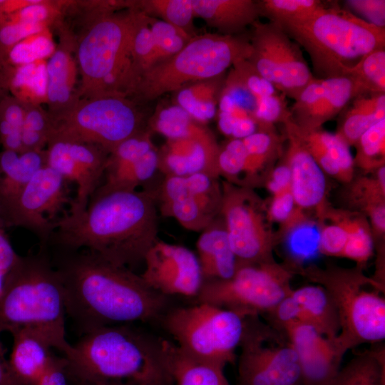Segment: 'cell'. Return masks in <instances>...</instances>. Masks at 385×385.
<instances>
[{
	"label": "cell",
	"instance_id": "obj_38",
	"mask_svg": "<svg viewBox=\"0 0 385 385\" xmlns=\"http://www.w3.org/2000/svg\"><path fill=\"white\" fill-rule=\"evenodd\" d=\"M145 14L164 21L194 36L195 16L192 0L134 1L133 8Z\"/></svg>",
	"mask_w": 385,
	"mask_h": 385
},
{
	"label": "cell",
	"instance_id": "obj_51",
	"mask_svg": "<svg viewBox=\"0 0 385 385\" xmlns=\"http://www.w3.org/2000/svg\"><path fill=\"white\" fill-rule=\"evenodd\" d=\"M218 127L224 135L235 139H243L258 130L252 114L237 106L228 112H219Z\"/></svg>",
	"mask_w": 385,
	"mask_h": 385
},
{
	"label": "cell",
	"instance_id": "obj_14",
	"mask_svg": "<svg viewBox=\"0 0 385 385\" xmlns=\"http://www.w3.org/2000/svg\"><path fill=\"white\" fill-rule=\"evenodd\" d=\"M252 27L247 60L279 93L294 101L314 78L301 47L276 23L257 21Z\"/></svg>",
	"mask_w": 385,
	"mask_h": 385
},
{
	"label": "cell",
	"instance_id": "obj_24",
	"mask_svg": "<svg viewBox=\"0 0 385 385\" xmlns=\"http://www.w3.org/2000/svg\"><path fill=\"white\" fill-rule=\"evenodd\" d=\"M288 140L284 161L291 171L290 190L299 209L319 207L324 200L326 175L292 131L284 125Z\"/></svg>",
	"mask_w": 385,
	"mask_h": 385
},
{
	"label": "cell",
	"instance_id": "obj_22",
	"mask_svg": "<svg viewBox=\"0 0 385 385\" xmlns=\"http://www.w3.org/2000/svg\"><path fill=\"white\" fill-rule=\"evenodd\" d=\"M219 148L213 134L201 138L167 139L158 149V170L164 176L205 173L220 178Z\"/></svg>",
	"mask_w": 385,
	"mask_h": 385
},
{
	"label": "cell",
	"instance_id": "obj_18",
	"mask_svg": "<svg viewBox=\"0 0 385 385\" xmlns=\"http://www.w3.org/2000/svg\"><path fill=\"white\" fill-rule=\"evenodd\" d=\"M143 262L140 275L153 290L166 297H197L204 279L197 257L190 249L158 239Z\"/></svg>",
	"mask_w": 385,
	"mask_h": 385
},
{
	"label": "cell",
	"instance_id": "obj_17",
	"mask_svg": "<svg viewBox=\"0 0 385 385\" xmlns=\"http://www.w3.org/2000/svg\"><path fill=\"white\" fill-rule=\"evenodd\" d=\"M46 151V165L77 185L69 214L83 212L102 183L109 152L96 145L59 139L50 140Z\"/></svg>",
	"mask_w": 385,
	"mask_h": 385
},
{
	"label": "cell",
	"instance_id": "obj_31",
	"mask_svg": "<svg viewBox=\"0 0 385 385\" xmlns=\"http://www.w3.org/2000/svg\"><path fill=\"white\" fill-rule=\"evenodd\" d=\"M165 346L175 385H231L224 374L225 366L190 357L165 339Z\"/></svg>",
	"mask_w": 385,
	"mask_h": 385
},
{
	"label": "cell",
	"instance_id": "obj_34",
	"mask_svg": "<svg viewBox=\"0 0 385 385\" xmlns=\"http://www.w3.org/2000/svg\"><path fill=\"white\" fill-rule=\"evenodd\" d=\"M47 60L9 67V92L24 105L47 102Z\"/></svg>",
	"mask_w": 385,
	"mask_h": 385
},
{
	"label": "cell",
	"instance_id": "obj_41",
	"mask_svg": "<svg viewBox=\"0 0 385 385\" xmlns=\"http://www.w3.org/2000/svg\"><path fill=\"white\" fill-rule=\"evenodd\" d=\"M258 4L260 16L283 25L307 18L325 4L319 0H261Z\"/></svg>",
	"mask_w": 385,
	"mask_h": 385
},
{
	"label": "cell",
	"instance_id": "obj_12",
	"mask_svg": "<svg viewBox=\"0 0 385 385\" xmlns=\"http://www.w3.org/2000/svg\"><path fill=\"white\" fill-rule=\"evenodd\" d=\"M240 385H304L297 355L286 334L250 317L240 343Z\"/></svg>",
	"mask_w": 385,
	"mask_h": 385
},
{
	"label": "cell",
	"instance_id": "obj_58",
	"mask_svg": "<svg viewBox=\"0 0 385 385\" xmlns=\"http://www.w3.org/2000/svg\"><path fill=\"white\" fill-rule=\"evenodd\" d=\"M291 171L288 165L284 162L274 168L267 182V188L272 195L290 190Z\"/></svg>",
	"mask_w": 385,
	"mask_h": 385
},
{
	"label": "cell",
	"instance_id": "obj_64",
	"mask_svg": "<svg viewBox=\"0 0 385 385\" xmlns=\"http://www.w3.org/2000/svg\"><path fill=\"white\" fill-rule=\"evenodd\" d=\"M4 275L1 272H0V294L2 290L3 287V282H4Z\"/></svg>",
	"mask_w": 385,
	"mask_h": 385
},
{
	"label": "cell",
	"instance_id": "obj_23",
	"mask_svg": "<svg viewBox=\"0 0 385 385\" xmlns=\"http://www.w3.org/2000/svg\"><path fill=\"white\" fill-rule=\"evenodd\" d=\"M73 38L64 33L56 51L47 60V102L53 120L67 113L80 100L78 93V66L73 52Z\"/></svg>",
	"mask_w": 385,
	"mask_h": 385
},
{
	"label": "cell",
	"instance_id": "obj_16",
	"mask_svg": "<svg viewBox=\"0 0 385 385\" xmlns=\"http://www.w3.org/2000/svg\"><path fill=\"white\" fill-rule=\"evenodd\" d=\"M157 208L187 230L201 232L220 214L222 186L219 177L205 173L164 176L153 190Z\"/></svg>",
	"mask_w": 385,
	"mask_h": 385
},
{
	"label": "cell",
	"instance_id": "obj_36",
	"mask_svg": "<svg viewBox=\"0 0 385 385\" xmlns=\"http://www.w3.org/2000/svg\"><path fill=\"white\" fill-rule=\"evenodd\" d=\"M148 128L167 139L201 138L213 134L176 104L158 108L150 119Z\"/></svg>",
	"mask_w": 385,
	"mask_h": 385
},
{
	"label": "cell",
	"instance_id": "obj_59",
	"mask_svg": "<svg viewBox=\"0 0 385 385\" xmlns=\"http://www.w3.org/2000/svg\"><path fill=\"white\" fill-rule=\"evenodd\" d=\"M19 255L0 230V272L5 274L14 265Z\"/></svg>",
	"mask_w": 385,
	"mask_h": 385
},
{
	"label": "cell",
	"instance_id": "obj_33",
	"mask_svg": "<svg viewBox=\"0 0 385 385\" xmlns=\"http://www.w3.org/2000/svg\"><path fill=\"white\" fill-rule=\"evenodd\" d=\"M225 79L224 73L186 85L175 91V104L185 110L195 121L204 125L216 114Z\"/></svg>",
	"mask_w": 385,
	"mask_h": 385
},
{
	"label": "cell",
	"instance_id": "obj_61",
	"mask_svg": "<svg viewBox=\"0 0 385 385\" xmlns=\"http://www.w3.org/2000/svg\"><path fill=\"white\" fill-rule=\"evenodd\" d=\"M0 385H19L11 371L8 360L4 357L1 343H0Z\"/></svg>",
	"mask_w": 385,
	"mask_h": 385
},
{
	"label": "cell",
	"instance_id": "obj_29",
	"mask_svg": "<svg viewBox=\"0 0 385 385\" xmlns=\"http://www.w3.org/2000/svg\"><path fill=\"white\" fill-rule=\"evenodd\" d=\"M290 296L300 305L307 323L335 344L340 331L337 308L327 290L319 284L292 289Z\"/></svg>",
	"mask_w": 385,
	"mask_h": 385
},
{
	"label": "cell",
	"instance_id": "obj_62",
	"mask_svg": "<svg viewBox=\"0 0 385 385\" xmlns=\"http://www.w3.org/2000/svg\"><path fill=\"white\" fill-rule=\"evenodd\" d=\"M8 81L9 68L0 65V102L9 95Z\"/></svg>",
	"mask_w": 385,
	"mask_h": 385
},
{
	"label": "cell",
	"instance_id": "obj_48",
	"mask_svg": "<svg viewBox=\"0 0 385 385\" xmlns=\"http://www.w3.org/2000/svg\"><path fill=\"white\" fill-rule=\"evenodd\" d=\"M252 116L258 130L275 128L276 123H284L291 116L286 96L277 92L256 99Z\"/></svg>",
	"mask_w": 385,
	"mask_h": 385
},
{
	"label": "cell",
	"instance_id": "obj_54",
	"mask_svg": "<svg viewBox=\"0 0 385 385\" xmlns=\"http://www.w3.org/2000/svg\"><path fill=\"white\" fill-rule=\"evenodd\" d=\"M298 213L291 190H287L273 195L267 210V218L288 225Z\"/></svg>",
	"mask_w": 385,
	"mask_h": 385
},
{
	"label": "cell",
	"instance_id": "obj_2",
	"mask_svg": "<svg viewBox=\"0 0 385 385\" xmlns=\"http://www.w3.org/2000/svg\"><path fill=\"white\" fill-rule=\"evenodd\" d=\"M158 233L154 190L96 191L83 212L56 221L49 242L63 250H87L127 267L143 262Z\"/></svg>",
	"mask_w": 385,
	"mask_h": 385
},
{
	"label": "cell",
	"instance_id": "obj_44",
	"mask_svg": "<svg viewBox=\"0 0 385 385\" xmlns=\"http://www.w3.org/2000/svg\"><path fill=\"white\" fill-rule=\"evenodd\" d=\"M348 75L359 83L365 93H385V48L366 55Z\"/></svg>",
	"mask_w": 385,
	"mask_h": 385
},
{
	"label": "cell",
	"instance_id": "obj_60",
	"mask_svg": "<svg viewBox=\"0 0 385 385\" xmlns=\"http://www.w3.org/2000/svg\"><path fill=\"white\" fill-rule=\"evenodd\" d=\"M371 222L375 230L380 234L385 230V207L384 203L377 204L369 207L366 210Z\"/></svg>",
	"mask_w": 385,
	"mask_h": 385
},
{
	"label": "cell",
	"instance_id": "obj_56",
	"mask_svg": "<svg viewBox=\"0 0 385 385\" xmlns=\"http://www.w3.org/2000/svg\"><path fill=\"white\" fill-rule=\"evenodd\" d=\"M70 380L66 359L53 354L36 385H68Z\"/></svg>",
	"mask_w": 385,
	"mask_h": 385
},
{
	"label": "cell",
	"instance_id": "obj_19",
	"mask_svg": "<svg viewBox=\"0 0 385 385\" xmlns=\"http://www.w3.org/2000/svg\"><path fill=\"white\" fill-rule=\"evenodd\" d=\"M365 93L349 75L314 77L300 91L292 108L291 118L300 128L315 129L340 113L356 96Z\"/></svg>",
	"mask_w": 385,
	"mask_h": 385
},
{
	"label": "cell",
	"instance_id": "obj_4",
	"mask_svg": "<svg viewBox=\"0 0 385 385\" xmlns=\"http://www.w3.org/2000/svg\"><path fill=\"white\" fill-rule=\"evenodd\" d=\"M66 315L62 280L44 250L19 256L4 275L0 334L19 328L36 329L64 355L71 346L66 339Z\"/></svg>",
	"mask_w": 385,
	"mask_h": 385
},
{
	"label": "cell",
	"instance_id": "obj_43",
	"mask_svg": "<svg viewBox=\"0 0 385 385\" xmlns=\"http://www.w3.org/2000/svg\"><path fill=\"white\" fill-rule=\"evenodd\" d=\"M337 218L347 232V241L342 257L351 260L361 265L366 263L373 253V240L368 225L357 217L337 215Z\"/></svg>",
	"mask_w": 385,
	"mask_h": 385
},
{
	"label": "cell",
	"instance_id": "obj_46",
	"mask_svg": "<svg viewBox=\"0 0 385 385\" xmlns=\"http://www.w3.org/2000/svg\"><path fill=\"white\" fill-rule=\"evenodd\" d=\"M149 25L155 48L154 64L178 53L193 37L164 21L150 16Z\"/></svg>",
	"mask_w": 385,
	"mask_h": 385
},
{
	"label": "cell",
	"instance_id": "obj_52",
	"mask_svg": "<svg viewBox=\"0 0 385 385\" xmlns=\"http://www.w3.org/2000/svg\"><path fill=\"white\" fill-rule=\"evenodd\" d=\"M49 28L40 24L6 19L0 20V65L4 63L9 50L26 37Z\"/></svg>",
	"mask_w": 385,
	"mask_h": 385
},
{
	"label": "cell",
	"instance_id": "obj_49",
	"mask_svg": "<svg viewBox=\"0 0 385 385\" xmlns=\"http://www.w3.org/2000/svg\"><path fill=\"white\" fill-rule=\"evenodd\" d=\"M226 78L242 86L255 99L279 92L247 59L236 62Z\"/></svg>",
	"mask_w": 385,
	"mask_h": 385
},
{
	"label": "cell",
	"instance_id": "obj_35",
	"mask_svg": "<svg viewBox=\"0 0 385 385\" xmlns=\"http://www.w3.org/2000/svg\"><path fill=\"white\" fill-rule=\"evenodd\" d=\"M330 385H385L384 348L356 354Z\"/></svg>",
	"mask_w": 385,
	"mask_h": 385
},
{
	"label": "cell",
	"instance_id": "obj_37",
	"mask_svg": "<svg viewBox=\"0 0 385 385\" xmlns=\"http://www.w3.org/2000/svg\"><path fill=\"white\" fill-rule=\"evenodd\" d=\"M247 151L245 187L250 188L279 152L282 138L275 128L258 130L242 139Z\"/></svg>",
	"mask_w": 385,
	"mask_h": 385
},
{
	"label": "cell",
	"instance_id": "obj_15",
	"mask_svg": "<svg viewBox=\"0 0 385 385\" xmlns=\"http://www.w3.org/2000/svg\"><path fill=\"white\" fill-rule=\"evenodd\" d=\"M221 181L220 215L237 262H274V238L268 228L261 200L250 188Z\"/></svg>",
	"mask_w": 385,
	"mask_h": 385
},
{
	"label": "cell",
	"instance_id": "obj_6",
	"mask_svg": "<svg viewBox=\"0 0 385 385\" xmlns=\"http://www.w3.org/2000/svg\"><path fill=\"white\" fill-rule=\"evenodd\" d=\"M131 14L97 12L76 42L80 99L128 98L138 76L130 54Z\"/></svg>",
	"mask_w": 385,
	"mask_h": 385
},
{
	"label": "cell",
	"instance_id": "obj_11",
	"mask_svg": "<svg viewBox=\"0 0 385 385\" xmlns=\"http://www.w3.org/2000/svg\"><path fill=\"white\" fill-rule=\"evenodd\" d=\"M292 271L274 262H237L231 278L204 281L197 301L246 317L267 314L292 289Z\"/></svg>",
	"mask_w": 385,
	"mask_h": 385
},
{
	"label": "cell",
	"instance_id": "obj_10",
	"mask_svg": "<svg viewBox=\"0 0 385 385\" xmlns=\"http://www.w3.org/2000/svg\"><path fill=\"white\" fill-rule=\"evenodd\" d=\"M50 140L90 143L111 152L119 143L146 129L133 101L121 96L81 98L53 120Z\"/></svg>",
	"mask_w": 385,
	"mask_h": 385
},
{
	"label": "cell",
	"instance_id": "obj_39",
	"mask_svg": "<svg viewBox=\"0 0 385 385\" xmlns=\"http://www.w3.org/2000/svg\"><path fill=\"white\" fill-rule=\"evenodd\" d=\"M131 29L130 54L138 76L155 63V48L149 25V16L138 9H130Z\"/></svg>",
	"mask_w": 385,
	"mask_h": 385
},
{
	"label": "cell",
	"instance_id": "obj_30",
	"mask_svg": "<svg viewBox=\"0 0 385 385\" xmlns=\"http://www.w3.org/2000/svg\"><path fill=\"white\" fill-rule=\"evenodd\" d=\"M46 165V149L0 152V203L17 194Z\"/></svg>",
	"mask_w": 385,
	"mask_h": 385
},
{
	"label": "cell",
	"instance_id": "obj_20",
	"mask_svg": "<svg viewBox=\"0 0 385 385\" xmlns=\"http://www.w3.org/2000/svg\"><path fill=\"white\" fill-rule=\"evenodd\" d=\"M158 170V149L146 128L109 153L103 181L96 191L134 190L150 181Z\"/></svg>",
	"mask_w": 385,
	"mask_h": 385
},
{
	"label": "cell",
	"instance_id": "obj_9",
	"mask_svg": "<svg viewBox=\"0 0 385 385\" xmlns=\"http://www.w3.org/2000/svg\"><path fill=\"white\" fill-rule=\"evenodd\" d=\"M250 317L205 302L179 307L165 315L164 326L175 345L194 359L225 366L236 359Z\"/></svg>",
	"mask_w": 385,
	"mask_h": 385
},
{
	"label": "cell",
	"instance_id": "obj_50",
	"mask_svg": "<svg viewBox=\"0 0 385 385\" xmlns=\"http://www.w3.org/2000/svg\"><path fill=\"white\" fill-rule=\"evenodd\" d=\"M61 1L34 0L32 3L21 8L1 19L43 24L49 27L61 15ZM0 19V20H1Z\"/></svg>",
	"mask_w": 385,
	"mask_h": 385
},
{
	"label": "cell",
	"instance_id": "obj_57",
	"mask_svg": "<svg viewBox=\"0 0 385 385\" xmlns=\"http://www.w3.org/2000/svg\"><path fill=\"white\" fill-rule=\"evenodd\" d=\"M26 113V106L10 94L0 102V119L15 129L21 130Z\"/></svg>",
	"mask_w": 385,
	"mask_h": 385
},
{
	"label": "cell",
	"instance_id": "obj_8",
	"mask_svg": "<svg viewBox=\"0 0 385 385\" xmlns=\"http://www.w3.org/2000/svg\"><path fill=\"white\" fill-rule=\"evenodd\" d=\"M303 274L323 287L339 314L340 331L335 341L339 352L385 339L384 286L356 270L308 267Z\"/></svg>",
	"mask_w": 385,
	"mask_h": 385
},
{
	"label": "cell",
	"instance_id": "obj_45",
	"mask_svg": "<svg viewBox=\"0 0 385 385\" xmlns=\"http://www.w3.org/2000/svg\"><path fill=\"white\" fill-rule=\"evenodd\" d=\"M26 106L21 140L24 151L43 150L52 130V119L41 106Z\"/></svg>",
	"mask_w": 385,
	"mask_h": 385
},
{
	"label": "cell",
	"instance_id": "obj_25",
	"mask_svg": "<svg viewBox=\"0 0 385 385\" xmlns=\"http://www.w3.org/2000/svg\"><path fill=\"white\" fill-rule=\"evenodd\" d=\"M283 124L298 138L325 174L342 182L351 180L355 165L354 157L349 145L339 135L322 128H300L291 116Z\"/></svg>",
	"mask_w": 385,
	"mask_h": 385
},
{
	"label": "cell",
	"instance_id": "obj_1",
	"mask_svg": "<svg viewBox=\"0 0 385 385\" xmlns=\"http://www.w3.org/2000/svg\"><path fill=\"white\" fill-rule=\"evenodd\" d=\"M55 268L63 283L66 314L83 334L103 326L154 321L168 306V297L140 275L87 250H63Z\"/></svg>",
	"mask_w": 385,
	"mask_h": 385
},
{
	"label": "cell",
	"instance_id": "obj_63",
	"mask_svg": "<svg viewBox=\"0 0 385 385\" xmlns=\"http://www.w3.org/2000/svg\"><path fill=\"white\" fill-rule=\"evenodd\" d=\"M73 381L75 382L76 385H124V384H90V383H85V382H81L78 381L73 380Z\"/></svg>",
	"mask_w": 385,
	"mask_h": 385
},
{
	"label": "cell",
	"instance_id": "obj_40",
	"mask_svg": "<svg viewBox=\"0 0 385 385\" xmlns=\"http://www.w3.org/2000/svg\"><path fill=\"white\" fill-rule=\"evenodd\" d=\"M56 48L49 28L32 34L15 44L8 52L5 67H16L48 60Z\"/></svg>",
	"mask_w": 385,
	"mask_h": 385
},
{
	"label": "cell",
	"instance_id": "obj_7",
	"mask_svg": "<svg viewBox=\"0 0 385 385\" xmlns=\"http://www.w3.org/2000/svg\"><path fill=\"white\" fill-rule=\"evenodd\" d=\"M252 51L250 39L240 35H195L178 53L145 71L130 96L148 102L190 83L219 76L236 62L248 59Z\"/></svg>",
	"mask_w": 385,
	"mask_h": 385
},
{
	"label": "cell",
	"instance_id": "obj_47",
	"mask_svg": "<svg viewBox=\"0 0 385 385\" xmlns=\"http://www.w3.org/2000/svg\"><path fill=\"white\" fill-rule=\"evenodd\" d=\"M247 151L242 139L231 138L220 145L217 157L219 176L238 186L245 187Z\"/></svg>",
	"mask_w": 385,
	"mask_h": 385
},
{
	"label": "cell",
	"instance_id": "obj_5",
	"mask_svg": "<svg viewBox=\"0 0 385 385\" xmlns=\"http://www.w3.org/2000/svg\"><path fill=\"white\" fill-rule=\"evenodd\" d=\"M279 26L307 52L319 78L348 75L366 55L385 48V28L336 4H325L302 20Z\"/></svg>",
	"mask_w": 385,
	"mask_h": 385
},
{
	"label": "cell",
	"instance_id": "obj_28",
	"mask_svg": "<svg viewBox=\"0 0 385 385\" xmlns=\"http://www.w3.org/2000/svg\"><path fill=\"white\" fill-rule=\"evenodd\" d=\"M195 16L202 19L220 34L240 35L246 27L259 21L258 1L192 0Z\"/></svg>",
	"mask_w": 385,
	"mask_h": 385
},
{
	"label": "cell",
	"instance_id": "obj_53",
	"mask_svg": "<svg viewBox=\"0 0 385 385\" xmlns=\"http://www.w3.org/2000/svg\"><path fill=\"white\" fill-rule=\"evenodd\" d=\"M334 220L320 229L318 250L327 256L342 257L347 241V232L337 217Z\"/></svg>",
	"mask_w": 385,
	"mask_h": 385
},
{
	"label": "cell",
	"instance_id": "obj_21",
	"mask_svg": "<svg viewBox=\"0 0 385 385\" xmlns=\"http://www.w3.org/2000/svg\"><path fill=\"white\" fill-rule=\"evenodd\" d=\"M297 355L304 385H330L344 356L314 327L295 322L283 329Z\"/></svg>",
	"mask_w": 385,
	"mask_h": 385
},
{
	"label": "cell",
	"instance_id": "obj_26",
	"mask_svg": "<svg viewBox=\"0 0 385 385\" xmlns=\"http://www.w3.org/2000/svg\"><path fill=\"white\" fill-rule=\"evenodd\" d=\"M10 333L11 371L19 385H36L54 354L53 343L44 334L31 328H19Z\"/></svg>",
	"mask_w": 385,
	"mask_h": 385
},
{
	"label": "cell",
	"instance_id": "obj_27",
	"mask_svg": "<svg viewBox=\"0 0 385 385\" xmlns=\"http://www.w3.org/2000/svg\"><path fill=\"white\" fill-rule=\"evenodd\" d=\"M196 250L204 281L225 280L234 275L237 260L220 214L201 231Z\"/></svg>",
	"mask_w": 385,
	"mask_h": 385
},
{
	"label": "cell",
	"instance_id": "obj_13",
	"mask_svg": "<svg viewBox=\"0 0 385 385\" xmlns=\"http://www.w3.org/2000/svg\"><path fill=\"white\" fill-rule=\"evenodd\" d=\"M68 181L46 165L14 197L0 203V220L34 232L42 247L50 241L58 214L71 204Z\"/></svg>",
	"mask_w": 385,
	"mask_h": 385
},
{
	"label": "cell",
	"instance_id": "obj_32",
	"mask_svg": "<svg viewBox=\"0 0 385 385\" xmlns=\"http://www.w3.org/2000/svg\"><path fill=\"white\" fill-rule=\"evenodd\" d=\"M350 103L337 133L351 146L366 130L385 118V93L361 94Z\"/></svg>",
	"mask_w": 385,
	"mask_h": 385
},
{
	"label": "cell",
	"instance_id": "obj_42",
	"mask_svg": "<svg viewBox=\"0 0 385 385\" xmlns=\"http://www.w3.org/2000/svg\"><path fill=\"white\" fill-rule=\"evenodd\" d=\"M356 153L354 164L365 170L384 165L385 118L366 130L354 144Z\"/></svg>",
	"mask_w": 385,
	"mask_h": 385
},
{
	"label": "cell",
	"instance_id": "obj_55",
	"mask_svg": "<svg viewBox=\"0 0 385 385\" xmlns=\"http://www.w3.org/2000/svg\"><path fill=\"white\" fill-rule=\"evenodd\" d=\"M349 11L352 10L361 16L364 21L380 28H385L384 0H346Z\"/></svg>",
	"mask_w": 385,
	"mask_h": 385
},
{
	"label": "cell",
	"instance_id": "obj_3",
	"mask_svg": "<svg viewBox=\"0 0 385 385\" xmlns=\"http://www.w3.org/2000/svg\"><path fill=\"white\" fill-rule=\"evenodd\" d=\"M73 380L103 384L172 385L165 339L129 324L91 329L63 355Z\"/></svg>",
	"mask_w": 385,
	"mask_h": 385
}]
</instances>
